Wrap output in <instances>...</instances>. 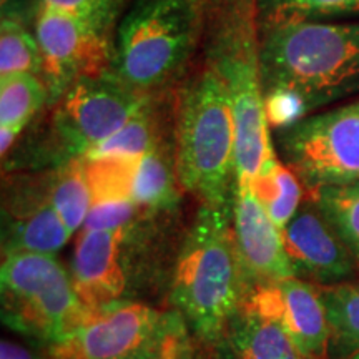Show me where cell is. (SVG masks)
I'll return each mask as SVG.
<instances>
[{
	"label": "cell",
	"mask_w": 359,
	"mask_h": 359,
	"mask_svg": "<svg viewBox=\"0 0 359 359\" xmlns=\"http://www.w3.org/2000/svg\"><path fill=\"white\" fill-rule=\"evenodd\" d=\"M258 60L268 122L286 127L359 95V20L262 22Z\"/></svg>",
	"instance_id": "6da1fadb"
},
{
	"label": "cell",
	"mask_w": 359,
	"mask_h": 359,
	"mask_svg": "<svg viewBox=\"0 0 359 359\" xmlns=\"http://www.w3.org/2000/svg\"><path fill=\"white\" fill-rule=\"evenodd\" d=\"M230 210L201 205L188 230L172 281V303L200 338L217 341L245 294Z\"/></svg>",
	"instance_id": "7a4b0ae2"
},
{
	"label": "cell",
	"mask_w": 359,
	"mask_h": 359,
	"mask_svg": "<svg viewBox=\"0 0 359 359\" xmlns=\"http://www.w3.org/2000/svg\"><path fill=\"white\" fill-rule=\"evenodd\" d=\"M175 172L201 205L231 210L236 187V123L231 95L215 67L187 85L178 103Z\"/></svg>",
	"instance_id": "3957f363"
},
{
	"label": "cell",
	"mask_w": 359,
	"mask_h": 359,
	"mask_svg": "<svg viewBox=\"0 0 359 359\" xmlns=\"http://www.w3.org/2000/svg\"><path fill=\"white\" fill-rule=\"evenodd\" d=\"M205 0H138L116 32L111 70L138 92L163 87L198 42Z\"/></svg>",
	"instance_id": "277c9868"
},
{
	"label": "cell",
	"mask_w": 359,
	"mask_h": 359,
	"mask_svg": "<svg viewBox=\"0 0 359 359\" xmlns=\"http://www.w3.org/2000/svg\"><path fill=\"white\" fill-rule=\"evenodd\" d=\"M2 320L11 330L53 346L87 318L74 280L55 255L13 251L0 268Z\"/></svg>",
	"instance_id": "5b68a950"
},
{
	"label": "cell",
	"mask_w": 359,
	"mask_h": 359,
	"mask_svg": "<svg viewBox=\"0 0 359 359\" xmlns=\"http://www.w3.org/2000/svg\"><path fill=\"white\" fill-rule=\"evenodd\" d=\"M255 7L228 17L217 40L212 67L218 70L231 95L236 123V185H251L276 158L269 137L258 60Z\"/></svg>",
	"instance_id": "8992f818"
},
{
	"label": "cell",
	"mask_w": 359,
	"mask_h": 359,
	"mask_svg": "<svg viewBox=\"0 0 359 359\" xmlns=\"http://www.w3.org/2000/svg\"><path fill=\"white\" fill-rule=\"evenodd\" d=\"M182 318L140 303L88 311L82 325L48 346L52 359H183Z\"/></svg>",
	"instance_id": "52a82bcc"
},
{
	"label": "cell",
	"mask_w": 359,
	"mask_h": 359,
	"mask_svg": "<svg viewBox=\"0 0 359 359\" xmlns=\"http://www.w3.org/2000/svg\"><path fill=\"white\" fill-rule=\"evenodd\" d=\"M286 165L309 191L359 180V97L278 128Z\"/></svg>",
	"instance_id": "ba28073f"
},
{
	"label": "cell",
	"mask_w": 359,
	"mask_h": 359,
	"mask_svg": "<svg viewBox=\"0 0 359 359\" xmlns=\"http://www.w3.org/2000/svg\"><path fill=\"white\" fill-rule=\"evenodd\" d=\"M150 102V95L130 87L111 69L80 79L60 98L52 120L65 161L85 158Z\"/></svg>",
	"instance_id": "9c48e42d"
},
{
	"label": "cell",
	"mask_w": 359,
	"mask_h": 359,
	"mask_svg": "<svg viewBox=\"0 0 359 359\" xmlns=\"http://www.w3.org/2000/svg\"><path fill=\"white\" fill-rule=\"evenodd\" d=\"M35 37L42 52V79L48 103H55L72 85L88 75L109 70L111 62L109 30L70 13L37 4Z\"/></svg>",
	"instance_id": "30bf717a"
},
{
	"label": "cell",
	"mask_w": 359,
	"mask_h": 359,
	"mask_svg": "<svg viewBox=\"0 0 359 359\" xmlns=\"http://www.w3.org/2000/svg\"><path fill=\"white\" fill-rule=\"evenodd\" d=\"M240 311L275 323L308 359L327 356L330 330L316 286L296 276L262 283L245 291Z\"/></svg>",
	"instance_id": "8fae6325"
},
{
	"label": "cell",
	"mask_w": 359,
	"mask_h": 359,
	"mask_svg": "<svg viewBox=\"0 0 359 359\" xmlns=\"http://www.w3.org/2000/svg\"><path fill=\"white\" fill-rule=\"evenodd\" d=\"M231 212L245 291L262 283L298 276L285 251L281 230L269 218L251 185L235 187Z\"/></svg>",
	"instance_id": "7c38bea8"
},
{
	"label": "cell",
	"mask_w": 359,
	"mask_h": 359,
	"mask_svg": "<svg viewBox=\"0 0 359 359\" xmlns=\"http://www.w3.org/2000/svg\"><path fill=\"white\" fill-rule=\"evenodd\" d=\"M128 236L130 226L80 233L72 262V280L87 311L122 302L128 281L125 257Z\"/></svg>",
	"instance_id": "4fadbf2b"
},
{
	"label": "cell",
	"mask_w": 359,
	"mask_h": 359,
	"mask_svg": "<svg viewBox=\"0 0 359 359\" xmlns=\"http://www.w3.org/2000/svg\"><path fill=\"white\" fill-rule=\"evenodd\" d=\"M72 233L48 200L47 182L24 183L4 201V255L13 251L55 255Z\"/></svg>",
	"instance_id": "5bb4252c"
},
{
	"label": "cell",
	"mask_w": 359,
	"mask_h": 359,
	"mask_svg": "<svg viewBox=\"0 0 359 359\" xmlns=\"http://www.w3.org/2000/svg\"><path fill=\"white\" fill-rule=\"evenodd\" d=\"M281 238L296 275L320 283H341L353 275L354 258L316 205L298 210L281 230Z\"/></svg>",
	"instance_id": "9a60e30c"
},
{
	"label": "cell",
	"mask_w": 359,
	"mask_h": 359,
	"mask_svg": "<svg viewBox=\"0 0 359 359\" xmlns=\"http://www.w3.org/2000/svg\"><path fill=\"white\" fill-rule=\"evenodd\" d=\"M228 359H308L280 326L238 311L222 334Z\"/></svg>",
	"instance_id": "2e32d148"
},
{
	"label": "cell",
	"mask_w": 359,
	"mask_h": 359,
	"mask_svg": "<svg viewBox=\"0 0 359 359\" xmlns=\"http://www.w3.org/2000/svg\"><path fill=\"white\" fill-rule=\"evenodd\" d=\"M326 311L327 356L349 359L359 353V283L318 286Z\"/></svg>",
	"instance_id": "e0dca14e"
},
{
	"label": "cell",
	"mask_w": 359,
	"mask_h": 359,
	"mask_svg": "<svg viewBox=\"0 0 359 359\" xmlns=\"http://www.w3.org/2000/svg\"><path fill=\"white\" fill-rule=\"evenodd\" d=\"M178 185L175 163L158 145L135 161L130 198L138 210H170L178 203Z\"/></svg>",
	"instance_id": "ac0fdd59"
},
{
	"label": "cell",
	"mask_w": 359,
	"mask_h": 359,
	"mask_svg": "<svg viewBox=\"0 0 359 359\" xmlns=\"http://www.w3.org/2000/svg\"><path fill=\"white\" fill-rule=\"evenodd\" d=\"M47 190L48 200L72 235L83 228L93 203L85 160L64 161L47 182Z\"/></svg>",
	"instance_id": "d6986e66"
},
{
	"label": "cell",
	"mask_w": 359,
	"mask_h": 359,
	"mask_svg": "<svg viewBox=\"0 0 359 359\" xmlns=\"http://www.w3.org/2000/svg\"><path fill=\"white\" fill-rule=\"evenodd\" d=\"M255 195L262 201L269 218L280 230L288 224L302 203V183L290 167L275 158L251 183Z\"/></svg>",
	"instance_id": "ffe728a7"
},
{
	"label": "cell",
	"mask_w": 359,
	"mask_h": 359,
	"mask_svg": "<svg viewBox=\"0 0 359 359\" xmlns=\"http://www.w3.org/2000/svg\"><path fill=\"white\" fill-rule=\"evenodd\" d=\"M314 205L351 257L359 262V180L313 191Z\"/></svg>",
	"instance_id": "44dd1931"
},
{
	"label": "cell",
	"mask_w": 359,
	"mask_h": 359,
	"mask_svg": "<svg viewBox=\"0 0 359 359\" xmlns=\"http://www.w3.org/2000/svg\"><path fill=\"white\" fill-rule=\"evenodd\" d=\"M48 103V88L42 75L22 74L0 80V127L24 130Z\"/></svg>",
	"instance_id": "7402d4cb"
},
{
	"label": "cell",
	"mask_w": 359,
	"mask_h": 359,
	"mask_svg": "<svg viewBox=\"0 0 359 359\" xmlns=\"http://www.w3.org/2000/svg\"><path fill=\"white\" fill-rule=\"evenodd\" d=\"M22 74L42 75L37 37L19 19L4 15L0 27V80Z\"/></svg>",
	"instance_id": "603a6c76"
},
{
	"label": "cell",
	"mask_w": 359,
	"mask_h": 359,
	"mask_svg": "<svg viewBox=\"0 0 359 359\" xmlns=\"http://www.w3.org/2000/svg\"><path fill=\"white\" fill-rule=\"evenodd\" d=\"M160 145L151 102L138 111L114 137L98 145L85 158H140Z\"/></svg>",
	"instance_id": "cb8c5ba5"
},
{
	"label": "cell",
	"mask_w": 359,
	"mask_h": 359,
	"mask_svg": "<svg viewBox=\"0 0 359 359\" xmlns=\"http://www.w3.org/2000/svg\"><path fill=\"white\" fill-rule=\"evenodd\" d=\"M258 24L273 20H323L359 17V0H253Z\"/></svg>",
	"instance_id": "d4e9b609"
},
{
	"label": "cell",
	"mask_w": 359,
	"mask_h": 359,
	"mask_svg": "<svg viewBox=\"0 0 359 359\" xmlns=\"http://www.w3.org/2000/svg\"><path fill=\"white\" fill-rule=\"evenodd\" d=\"M138 206L128 198L95 200L82 230H118L132 226Z\"/></svg>",
	"instance_id": "484cf974"
},
{
	"label": "cell",
	"mask_w": 359,
	"mask_h": 359,
	"mask_svg": "<svg viewBox=\"0 0 359 359\" xmlns=\"http://www.w3.org/2000/svg\"><path fill=\"white\" fill-rule=\"evenodd\" d=\"M37 4L67 12L103 30H109L118 0H37Z\"/></svg>",
	"instance_id": "4316f807"
},
{
	"label": "cell",
	"mask_w": 359,
	"mask_h": 359,
	"mask_svg": "<svg viewBox=\"0 0 359 359\" xmlns=\"http://www.w3.org/2000/svg\"><path fill=\"white\" fill-rule=\"evenodd\" d=\"M0 359H52L50 354L42 356L37 351H34L30 346H25L20 341L13 339H2L0 344Z\"/></svg>",
	"instance_id": "83f0119b"
},
{
	"label": "cell",
	"mask_w": 359,
	"mask_h": 359,
	"mask_svg": "<svg viewBox=\"0 0 359 359\" xmlns=\"http://www.w3.org/2000/svg\"><path fill=\"white\" fill-rule=\"evenodd\" d=\"M22 132L24 130L15 127H0V154H2V158H6Z\"/></svg>",
	"instance_id": "f1b7e54d"
},
{
	"label": "cell",
	"mask_w": 359,
	"mask_h": 359,
	"mask_svg": "<svg viewBox=\"0 0 359 359\" xmlns=\"http://www.w3.org/2000/svg\"><path fill=\"white\" fill-rule=\"evenodd\" d=\"M349 359H359V353H358V354H354V356H353V358H349Z\"/></svg>",
	"instance_id": "f546056e"
},
{
	"label": "cell",
	"mask_w": 359,
	"mask_h": 359,
	"mask_svg": "<svg viewBox=\"0 0 359 359\" xmlns=\"http://www.w3.org/2000/svg\"><path fill=\"white\" fill-rule=\"evenodd\" d=\"M0 2H2V7H4V6H6V4L8 2V0H0Z\"/></svg>",
	"instance_id": "4dcf8cb0"
}]
</instances>
